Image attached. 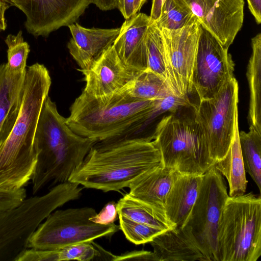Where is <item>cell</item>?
Wrapping results in <instances>:
<instances>
[{"label": "cell", "instance_id": "obj_1", "mask_svg": "<svg viewBox=\"0 0 261 261\" xmlns=\"http://www.w3.org/2000/svg\"><path fill=\"white\" fill-rule=\"evenodd\" d=\"M162 165L152 138L121 137L95 143L68 181L105 192L118 191Z\"/></svg>", "mask_w": 261, "mask_h": 261}, {"label": "cell", "instance_id": "obj_2", "mask_svg": "<svg viewBox=\"0 0 261 261\" xmlns=\"http://www.w3.org/2000/svg\"><path fill=\"white\" fill-rule=\"evenodd\" d=\"M51 84L49 71L44 65L36 63L27 68L18 115L0 146L1 190L19 189L31 179L37 162L36 131Z\"/></svg>", "mask_w": 261, "mask_h": 261}, {"label": "cell", "instance_id": "obj_3", "mask_svg": "<svg viewBox=\"0 0 261 261\" xmlns=\"http://www.w3.org/2000/svg\"><path fill=\"white\" fill-rule=\"evenodd\" d=\"M97 142L74 133L48 96L35 136L37 162L31 179L33 195L49 184L54 186L68 181Z\"/></svg>", "mask_w": 261, "mask_h": 261}, {"label": "cell", "instance_id": "obj_4", "mask_svg": "<svg viewBox=\"0 0 261 261\" xmlns=\"http://www.w3.org/2000/svg\"><path fill=\"white\" fill-rule=\"evenodd\" d=\"M157 100L139 99L123 91L99 99L84 91L70 108L66 123L76 134L97 142L118 139L138 129L157 112Z\"/></svg>", "mask_w": 261, "mask_h": 261}, {"label": "cell", "instance_id": "obj_5", "mask_svg": "<svg viewBox=\"0 0 261 261\" xmlns=\"http://www.w3.org/2000/svg\"><path fill=\"white\" fill-rule=\"evenodd\" d=\"M219 261H256L261 255V198L228 196L218 227Z\"/></svg>", "mask_w": 261, "mask_h": 261}, {"label": "cell", "instance_id": "obj_6", "mask_svg": "<svg viewBox=\"0 0 261 261\" xmlns=\"http://www.w3.org/2000/svg\"><path fill=\"white\" fill-rule=\"evenodd\" d=\"M152 139L161 151L163 166L181 174L203 175L215 164L194 116L164 117Z\"/></svg>", "mask_w": 261, "mask_h": 261}, {"label": "cell", "instance_id": "obj_7", "mask_svg": "<svg viewBox=\"0 0 261 261\" xmlns=\"http://www.w3.org/2000/svg\"><path fill=\"white\" fill-rule=\"evenodd\" d=\"M228 196L222 175L214 165L203 174L197 199L185 225L179 228L205 261H219L218 223Z\"/></svg>", "mask_w": 261, "mask_h": 261}, {"label": "cell", "instance_id": "obj_8", "mask_svg": "<svg viewBox=\"0 0 261 261\" xmlns=\"http://www.w3.org/2000/svg\"><path fill=\"white\" fill-rule=\"evenodd\" d=\"M96 214L89 207L54 211L33 232L28 248L57 249L109 237L120 230L114 223L104 225L92 221L90 218Z\"/></svg>", "mask_w": 261, "mask_h": 261}, {"label": "cell", "instance_id": "obj_9", "mask_svg": "<svg viewBox=\"0 0 261 261\" xmlns=\"http://www.w3.org/2000/svg\"><path fill=\"white\" fill-rule=\"evenodd\" d=\"M238 84L233 77L215 97L192 106L215 163L226 155L232 141L238 122Z\"/></svg>", "mask_w": 261, "mask_h": 261}, {"label": "cell", "instance_id": "obj_10", "mask_svg": "<svg viewBox=\"0 0 261 261\" xmlns=\"http://www.w3.org/2000/svg\"><path fill=\"white\" fill-rule=\"evenodd\" d=\"M228 50L201 26L192 79L199 101L215 97L234 77V64Z\"/></svg>", "mask_w": 261, "mask_h": 261}, {"label": "cell", "instance_id": "obj_11", "mask_svg": "<svg viewBox=\"0 0 261 261\" xmlns=\"http://www.w3.org/2000/svg\"><path fill=\"white\" fill-rule=\"evenodd\" d=\"M169 72L178 94L188 97L193 90L192 79L201 25L194 15L176 30L160 29Z\"/></svg>", "mask_w": 261, "mask_h": 261}, {"label": "cell", "instance_id": "obj_12", "mask_svg": "<svg viewBox=\"0 0 261 261\" xmlns=\"http://www.w3.org/2000/svg\"><path fill=\"white\" fill-rule=\"evenodd\" d=\"M25 14V28L37 37H47L59 28L75 22L92 0H4Z\"/></svg>", "mask_w": 261, "mask_h": 261}, {"label": "cell", "instance_id": "obj_13", "mask_svg": "<svg viewBox=\"0 0 261 261\" xmlns=\"http://www.w3.org/2000/svg\"><path fill=\"white\" fill-rule=\"evenodd\" d=\"M201 25L228 50L244 20V0H180Z\"/></svg>", "mask_w": 261, "mask_h": 261}, {"label": "cell", "instance_id": "obj_14", "mask_svg": "<svg viewBox=\"0 0 261 261\" xmlns=\"http://www.w3.org/2000/svg\"><path fill=\"white\" fill-rule=\"evenodd\" d=\"M84 75L83 91L95 98L106 99L125 90L139 72L127 67L113 45L86 69H78Z\"/></svg>", "mask_w": 261, "mask_h": 261}, {"label": "cell", "instance_id": "obj_15", "mask_svg": "<svg viewBox=\"0 0 261 261\" xmlns=\"http://www.w3.org/2000/svg\"><path fill=\"white\" fill-rule=\"evenodd\" d=\"M150 24L149 16L136 14L122 23L113 44L123 63L136 72L147 68L146 36Z\"/></svg>", "mask_w": 261, "mask_h": 261}, {"label": "cell", "instance_id": "obj_16", "mask_svg": "<svg viewBox=\"0 0 261 261\" xmlns=\"http://www.w3.org/2000/svg\"><path fill=\"white\" fill-rule=\"evenodd\" d=\"M71 38L67 43L69 52L80 69L90 66L112 46L120 28H86L75 22L68 26Z\"/></svg>", "mask_w": 261, "mask_h": 261}, {"label": "cell", "instance_id": "obj_17", "mask_svg": "<svg viewBox=\"0 0 261 261\" xmlns=\"http://www.w3.org/2000/svg\"><path fill=\"white\" fill-rule=\"evenodd\" d=\"M203 175L179 174L172 186L164 210L175 227L185 225L198 197Z\"/></svg>", "mask_w": 261, "mask_h": 261}, {"label": "cell", "instance_id": "obj_18", "mask_svg": "<svg viewBox=\"0 0 261 261\" xmlns=\"http://www.w3.org/2000/svg\"><path fill=\"white\" fill-rule=\"evenodd\" d=\"M25 73H10L6 64H0V146L10 134L18 115Z\"/></svg>", "mask_w": 261, "mask_h": 261}, {"label": "cell", "instance_id": "obj_19", "mask_svg": "<svg viewBox=\"0 0 261 261\" xmlns=\"http://www.w3.org/2000/svg\"><path fill=\"white\" fill-rule=\"evenodd\" d=\"M179 174L175 169L162 165L132 184L129 187L128 193L142 201L165 211L167 194Z\"/></svg>", "mask_w": 261, "mask_h": 261}, {"label": "cell", "instance_id": "obj_20", "mask_svg": "<svg viewBox=\"0 0 261 261\" xmlns=\"http://www.w3.org/2000/svg\"><path fill=\"white\" fill-rule=\"evenodd\" d=\"M150 243L155 261H205L200 251L178 228L160 233Z\"/></svg>", "mask_w": 261, "mask_h": 261}, {"label": "cell", "instance_id": "obj_21", "mask_svg": "<svg viewBox=\"0 0 261 261\" xmlns=\"http://www.w3.org/2000/svg\"><path fill=\"white\" fill-rule=\"evenodd\" d=\"M238 122L235 127L234 137L226 155L214 164L215 168L227 180L229 196L245 193L247 180L242 159L239 138Z\"/></svg>", "mask_w": 261, "mask_h": 261}, {"label": "cell", "instance_id": "obj_22", "mask_svg": "<svg viewBox=\"0 0 261 261\" xmlns=\"http://www.w3.org/2000/svg\"><path fill=\"white\" fill-rule=\"evenodd\" d=\"M118 215L133 221L146 224L163 231L174 228L175 225L168 219L164 210L142 201L129 193L116 203Z\"/></svg>", "mask_w": 261, "mask_h": 261}, {"label": "cell", "instance_id": "obj_23", "mask_svg": "<svg viewBox=\"0 0 261 261\" xmlns=\"http://www.w3.org/2000/svg\"><path fill=\"white\" fill-rule=\"evenodd\" d=\"M252 52L247 68L250 97L249 119L251 127L261 133V34L251 39Z\"/></svg>", "mask_w": 261, "mask_h": 261}, {"label": "cell", "instance_id": "obj_24", "mask_svg": "<svg viewBox=\"0 0 261 261\" xmlns=\"http://www.w3.org/2000/svg\"><path fill=\"white\" fill-rule=\"evenodd\" d=\"M125 90L133 97L148 100L175 94L165 79L148 69L139 72Z\"/></svg>", "mask_w": 261, "mask_h": 261}, {"label": "cell", "instance_id": "obj_25", "mask_svg": "<svg viewBox=\"0 0 261 261\" xmlns=\"http://www.w3.org/2000/svg\"><path fill=\"white\" fill-rule=\"evenodd\" d=\"M146 45L147 69L165 79L173 92L180 96L175 89L169 74L161 32L154 22L150 23L148 26L146 36Z\"/></svg>", "mask_w": 261, "mask_h": 261}, {"label": "cell", "instance_id": "obj_26", "mask_svg": "<svg viewBox=\"0 0 261 261\" xmlns=\"http://www.w3.org/2000/svg\"><path fill=\"white\" fill-rule=\"evenodd\" d=\"M241 154L246 172L261 191V133L250 126L249 131L239 132Z\"/></svg>", "mask_w": 261, "mask_h": 261}, {"label": "cell", "instance_id": "obj_27", "mask_svg": "<svg viewBox=\"0 0 261 261\" xmlns=\"http://www.w3.org/2000/svg\"><path fill=\"white\" fill-rule=\"evenodd\" d=\"M194 15L190 8L180 0H165L160 16L154 22L159 29L176 30L188 24Z\"/></svg>", "mask_w": 261, "mask_h": 261}, {"label": "cell", "instance_id": "obj_28", "mask_svg": "<svg viewBox=\"0 0 261 261\" xmlns=\"http://www.w3.org/2000/svg\"><path fill=\"white\" fill-rule=\"evenodd\" d=\"M5 42L8 47V62L6 64L7 71L13 74L25 72L30 46L24 41L22 31H20L15 35H8Z\"/></svg>", "mask_w": 261, "mask_h": 261}, {"label": "cell", "instance_id": "obj_29", "mask_svg": "<svg viewBox=\"0 0 261 261\" xmlns=\"http://www.w3.org/2000/svg\"><path fill=\"white\" fill-rule=\"evenodd\" d=\"M119 227L126 238L136 244H143L151 242L154 238L165 231L159 228L130 220L118 215Z\"/></svg>", "mask_w": 261, "mask_h": 261}, {"label": "cell", "instance_id": "obj_30", "mask_svg": "<svg viewBox=\"0 0 261 261\" xmlns=\"http://www.w3.org/2000/svg\"><path fill=\"white\" fill-rule=\"evenodd\" d=\"M55 250L56 261H89L93 260L98 254L92 242L73 244Z\"/></svg>", "mask_w": 261, "mask_h": 261}, {"label": "cell", "instance_id": "obj_31", "mask_svg": "<svg viewBox=\"0 0 261 261\" xmlns=\"http://www.w3.org/2000/svg\"><path fill=\"white\" fill-rule=\"evenodd\" d=\"M26 198L25 188L13 191L0 189V212L17 206Z\"/></svg>", "mask_w": 261, "mask_h": 261}, {"label": "cell", "instance_id": "obj_32", "mask_svg": "<svg viewBox=\"0 0 261 261\" xmlns=\"http://www.w3.org/2000/svg\"><path fill=\"white\" fill-rule=\"evenodd\" d=\"M188 97L178 96L174 93L170 94L162 99L157 100V112H173L179 108L192 106Z\"/></svg>", "mask_w": 261, "mask_h": 261}, {"label": "cell", "instance_id": "obj_33", "mask_svg": "<svg viewBox=\"0 0 261 261\" xmlns=\"http://www.w3.org/2000/svg\"><path fill=\"white\" fill-rule=\"evenodd\" d=\"M55 261V249L27 248L18 256L15 261Z\"/></svg>", "mask_w": 261, "mask_h": 261}, {"label": "cell", "instance_id": "obj_34", "mask_svg": "<svg viewBox=\"0 0 261 261\" xmlns=\"http://www.w3.org/2000/svg\"><path fill=\"white\" fill-rule=\"evenodd\" d=\"M117 215L116 203L111 201L106 204L98 214L90 218V220L96 223L107 225L114 223Z\"/></svg>", "mask_w": 261, "mask_h": 261}, {"label": "cell", "instance_id": "obj_35", "mask_svg": "<svg viewBox=\"0 0 261 261\" xmlns=\"http://www.w3.org/2000/svg\"><path fill=\"white\" fill-rule=\"evenodd\" d=\"M155 260L152 251L139 250L124 253L120 255L113 256V260Z\"/></svg>", "mask_w": 261, "mask_h": 261}, {"label": "cell", "instance_id": "obj_36", "mask_svg": "<svg viewBox=\"0 0 261 261\" xmlns=\"http://www.w3.org/2000/svg\"><path fill=\"white\" fill-rule=\"evenodd\" d=\"M135 0H119L117 9L121 13L125 20L135 15Z\"/></svg>", "mask_w": 261, "mask_h": 261}, {"label": "cell", "instance_id": "obj_37", "mask_svg": "<svg viewBox=\"0 0 261 261\" xmlns=\"http://www.w3.org/2000/svg\"><path fill=\"white\" fill-rule=\"evenodd\" d=\"M248 8L256 22H261V0H247Z\"/></svg>", "mask_w": 261, "mask_h": 261}, {"label": "cell", "instance_id": "obj_38", "mask_svg": "<svg viewBox=\"0 0 261 261\" xmlns=\"http://www.w3.org/2000/svg\"><path fill=\"white\" fill-rule=\"evenodd\" d=\"M165 0H152L150 14V23L155 22L159 18L162 7Z\"/></svg>", "mask_w": 261, "mask_h": 261}, {"label": "cell", "instance_id": "obj_39", "mask_svg": "<svg viewBox=\"0 0 261 261\" xmlns=\"http://www.w3.org/2000/svg\"><path fill=\"white\" fill-rule=\"evenodd\" d=\"M10 5L4 0H0V32L5 30L7 24L5 17L6 10Z\"/></svg>", "mask_w": 261, "mask_h": 261}, {"label": "cell", "instance_id": "obj_40", "mask_svg": "<svg viewBox=\"0 0 261 261\" xmlns=\"http://www.w3.org/2000/svg\"><path fill=\"white\" fill-rule=\"evenodd\" d=\"M147 0H135V13H138L142 6L146 2Z\"/></svg>", "mask_w": 261, "mask_h": 261}]
</instances>
